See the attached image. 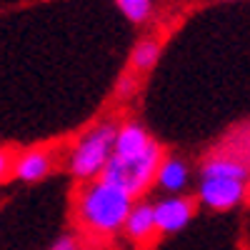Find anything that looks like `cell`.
<instances>
[{"label":"cell","instance_id":"cell-1","mask_svg":"<svg viewBox=\"0 0 250 250\" xmlns=\"http://www.w3.org/2000/svg\"><path fill=\"white\" fill-rule=\"evenodd\" d=\"M133 210V198L118 188L98 180H90L78 195L75 213L80 225L93 235H113L125 225Z\"/></svg>","mask_w":250,"mask_h":250},{"label":"cell","instance_id":"cell-2","mask_svg":"<svg viewBox=\"0 0 250 250\" xmlns=\"http://www.w3.org/2000/svg\"><path fill=\"white\" fill-rule=\"evenodd\" d=\"M160 165H163V150L153 140L148 145V150H143L140 155H130V158L113 155L110 163L105 165V170H103L100 180L123 190L125 195L138 198L153 185V180H158Z\"/></svg>","mask_w":250,"mask_h":250},{"label":"cell","instance_id":"cell-3","mask_svg":"<svg viewBox=\"0 0 250 250\" xmlns=\"http://www.w3.org/2000/svg\"><path fill=\"white\" fill-rule=\"evenodd\" d=\"M118 128L120 125L105 120V123H98L95 128H90L78 140V145L70 153V160H68V168H70L73 178L95 180L103 175V170H105V165L110 163L113 150H115Z\"/></svg>","mask_w":250,"mask_h":250},{"label":"cell","instance_id":"cell-4","mask_svg":"<svg viewBox=\"0 0 250 250\" xmlns=\"http://www.w3.org/2000/svg\"><path fill=\"white\" fill-rule=\"evenodd\" d=\"M248 193L243 178H230V175H203L198 198L203 205L213 208V210H230L240 205Z\"/></svg>","mask_w":250,"mask_h":250},{"label":"cell","instance_id":"cell-5","mask_svg":"<svg viewBox=\"0 0 250 250\" xmlns=\"http://www.w3.org/2000/svg\"><path fill=\"white\" fill-rule=\"evenodd\" d=\"M153 210H155V230L160 235H170V233L183 230V228L193 220L195 205H193L190 198L170 195V198H163L160 203H155Z\"/></svg>","mask_w":250,"mask_h":250},{"label":"cell","instance_id":"cell-6","mask_svg":"<svg viewBox=\"0 0 250 250\" xmlns=\"http://www.w3.org/2000/svg\"><path fill=\"white\" fill-rule=\"evenodd\" d=\"M53 168V153L50 150H28L13 160V175L23 183L43 180Z\"/></svg>","mask_w":250,"mask_h":250},{"label":"cell","instance_id":"cell-7","mask_svg":"<svg viewBox=\"0 0 250 250\" xmlns=\"http://www.w3.org/2000/svg\"><path fill=\"white\" fill-rule=\"evenodd\" d=\"M123 230L135 243H143V240H148L153 233H158L155 230V210H153V205L143 203V200L133 203V210H130L128 220H125Z\"/></svg>","mask_w":250,"mask_h":250},{"label":"cell","instance_id":"cell-8","mask_svg":"<svg viewBox=\"0 0 250 250\" xmlns=\"http://www.w3.org/2000/svg\"><path fill=\"white\" fill-rule=\"evenodd\" d=\"M150 143H153V140H150L148 133H145L143 125H138V123H125V125H120V128H118L113 155H120V158L140 155L143 150H148Z\"/></svg>","mask_w":250,"mask_h":250},{"label":"cell","instance_id":"cell-9","mask_svg":"<svg viewBox=\"0 0 250 250\" xmlns=\"http://www.w3.org/2000/svg\"><path fill=\"white\" fill-rule=\"evenodd\" d=\"M188 165L180 158H165L158 170V185L168 193H180L188 185Z\"/></svg>","mask_w":250,"mask_h":250},{"label":"cell","instance_id":"cell-10","mask_svg":"<svg viewBox=\"0 0 250 250\" xmlns=\"http://www.w3.org/2000/svg\"><path fill=\"white\" fill-rule=\"evenodd\" d=\"M223 155H230V158L240 160L245 168L250 170V123L243 125V128H240L235 135L228 138V143H225V153H223Z\"/></svg>","mask_w":250,"mask_h":250},{"label":"cell","instance_id":"cell-11","mask_svg":"<svg viewBox=\"0 0 250 250\" xmlns=\"http://www.w3.org/2000/svg\"><path fill=\"white\" fill-rule=\"evenodd\" d=\"M160 58V43L153 38H143L133 48V68L135 70H150Z\"/></svg>","mask_w":250,"mask_h":250},{"label":"cell","instance_id":"cell-12","mask_svg":"<svg viewBox=\"0 0 250 250\" xmlns=\"http://www.w3.org/2000/svg\"><path fill=\"white\" fill-rule=\"evenodd\" d=\"M118 5L125 13V18L133 20V23H143V20H148L150 10H153L150 0H123V3H118Z\"/></svg>","mask_w":250,"mask_h":250},{"label":"cell","instance_id":"cell-13","mask_svg":"<svg viewBox=\"0 0 250 250\" xmlns=\"http://www.w3.org/2000/svg\"><path fill=\"white\" fill-rule=\"evenodd\" d=\"M50 250H78V238L75 235H62L55 240V245Z\"/></svg>","mask_w":250,"mask_h":250},{"label":"cell","instance_id":"cell-14","mask_svg":"<svg viewBox=\"0 0 250 250\" xmlns=\"http://www.w3.org/2000/svg\"><path fill=\"white\" fill-rule=\"evenodd\" d=\"M8 173H13V158L5 150H0V180H3Z\"/></svg>","mask_w":250,"mask_h":250},{"label":"cell","instance_id":"cell-15","mask_svg":"<svg viewBox=\"0 0 250 250\" xmlns=\"http://www.w3.org/2000/svg\"><path fill=\"white\" fill-rule=\"evenodd\" d=\"M115 3H123V0H115Z\"/></svg>","mask_w":250,"mask_h":250}]
</instances>
